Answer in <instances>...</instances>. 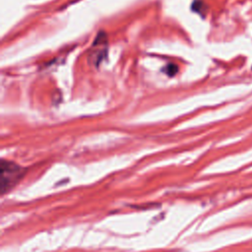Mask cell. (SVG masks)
<instances>
[{"label": "cell", "instance_id": "cell-1", "mask_svg": "<svg viewBox=\"0 0 252 252\" xmlns=\"http://www.w3.org/2000/svg\"><path fill=\"white\" fill-rule=\"evenodd\" d=\"M25 169L18 163L11 160L2 159L0 164V179H1V194L9 192L24 176Z\"/></svg>", "mask_w": 252, "mask_h": 252}, {"label": "cell", "instance_id": "cell-2", "mask_svg": "<svg viewBox=\"0 0 252 252\" xmlns=\"http://www.w3.org/2000/svg\"><path fill=\"white\" fill-rule=\"evenodd\" d=\"M177 72V67L175 65H169L166 68V73L169 76H173Z\"/></svg>", "mask_w": 252, "mask_h": 252}]
</instances>
